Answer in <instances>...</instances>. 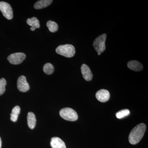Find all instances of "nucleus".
Returning a JSON list of instances; mask_svg holds the SVG:
<instances>
[{
    "label": "nucleus",
    "instance_id": "19",
    "mask_svg": "<svg viewBox=\"0 0 148 148\" xmlns=\"http://www.w3.org/2000/svg\"><path fill=\"white\" fill-rule=\"evenodd\" d=\"M7 82L4 78L0 79V95H3L5 91V86Z\"/></svg>",
    "mask_w": 148,
    "mask_h": 148
},
{
    "label": "nucleus",
    "instance_id": "15",
    "mask_svg": "<svg viewBox=\"0 0 148 148\" xmlns=\"http://www.w3.org/2000/svg\"><path fill=\"white\" fill-rule=\"evenodd\" d=\"M27 24L31 26V27H34L36 29H38L40 27L39 21L36 17H33L32 18L27 19Z\"/></svg>",
    "mask_w": 148,
    "mask_h": 148
},
{
    "label": "nucleus",
    "instance_id": "20",
    "mask_svg": "<svg viewBox=\"0 0 148 148\" xmlns=\"http://www.w3.org/2000/svg\"><path fill=\"white\" fill-rule=\"evenodd\" d=\"M36 29V28H34V27H31V28H30L31 31H33H33H34Z\"/></svg>",
    "mask_w": 148,
    "mask_h": 148
},
{
    "label": "nucleus",
    "instance_id": "7",
    "mask_svg": "<svg viewBox=\"0 0 148 148\" xmlns=\"http://www.w3.org/2000/svg\"><path fill=\"white\" fill-rule=\"evenodd\" d=\"M17 87L21 92H26L30 89V86L27 80L26 77L21 75L18 77L17 81Z\"/></svg>",
    "mask_w": 148,
    "mask_h": 148
},
{
    "label": "nucleus",
    "instance_id": "9",
    "mask_svg": "<svg viewBox=\"0 0 148 148\" xmlns=\"http://www.w3.org/2000/svg\"><path fill=\"white\" fill-rule=\"evenodd\" d=\"M82 73L84 78L87 81H90L92 79V74L90 68L86 64H82L81 68Z\"/></svg>",
    "mask_w": 148,
    "mask_h": 148
},
{
    "label": "nucleus",
    "instance_id": "1",
    "mask_svg": "<svg viewBox=\"0 0 148 148\" xmlns=\"http://www.w3.org/2000/svg\"><path fill=\"white\" fill-rule=\"evenodd\" d=\"M146 130V125L143 123H140L135 126L130 133L129 143L133 145L139 143L144 136Z\"/></svg>",
    "mask_w": 148,
    "mask_h": 148
},
{
    "label": "nucleus",
    "instance_id": "3",
    "mask_svg": "<svg viewBox=\"0 0 148 148\" xmlns=\"http://www.w3.org/2000/svg\"><path fill=\"white\" fill-rule=\"evenodd\" d=\"M59 114L62 118L69 121H75L78 118L76 112L71 108H66L61 109L59 112Z\"/></svg>",
    "mask_w": 148,
    "mask_h": 148
},
{
    "label": "nucleus",
    "instance_id": "22",
    "mask_svg": "<svg viewBox=\"0 0 148 148\" xmlns=\"http://www.w3.org/2000/svg\"><path fill=\"white\" fill-rule=\"evenodd\" d=\"M101 53H98V55H101Z\"/></svg>",
    "mask_w": 148,
    "mask_h": 148
},
{
    "label": "nucleus",
    "instance_id": "5",
    "mask_svg": "<svg viewBox=\"0 0 148 148\" xmlns=\"http://www.w3.org/2000/svg\"><path fill=\"white\" fill-rule=\"evenodd\" d=\"M0 11L3 16L7 19L11 20L13 17V10L9 4L5 2H0Z\"/></svg>",
    "mask_w": 148,
    "mask_h": 148
},
{
    "label": "nucleus",
    "instance_id": "16",
    "mask_svg": "<svg viewBox=\"0 0 148 148\" xmlns=\"http://www.w3.org/2000/svg\"><path fill=\"white\" fill-rule=\"evenodd\" d=\"M47 26L49 31L52 33H54L58 31V25L54 21H51V20L48 21L47 23Z\"/></svg>",
    "mask_w": 148,
    "mask_h": 148
},
{
    "label": "nucleus",
    "instance_id": "21",
    "mask_svg": "<svg viewBox=\"0 0 148 148\" xmlns=\"http://www.w3.org/2000/svg\"><path fill=\"white\" fill-rule=\"evenodd\" d=\"M2 145V142L1 140V138H0V148H1V147Z\"/></svg>",
    "mask_w": 148,
    "mask_h": 148
},
{
    "label": "nucleus",
    "instance_id": "2",
    "mask_svg": "<svg viewBox=\"0 0 148 148\" xmlns=\"http://www.w3.org/2000/svg\"><path fill=\"white\" fill-rule=\"evenodd\" d=\"M56 53L67 58L73 57L75 53V49L72 45L66 44L59 46L56 49Z\"/></svg>",
    "mask_w": 148,
    "mask_h": 148
},
{
    "label": "nucleus",
    "instance_id": "17",
    "mask_svg": "<svg viewBox=\"0 0 148 148\" xmlns=\"http://www.w3.org/2000/svg\"><path fill=\"white\" fill-rule=\"evenodd\" d=\"M44 72L47 75H51L54 71V67L52 64L50 63L46 64L43 68Z\"/></svg>",
    "mask_w": 148,
    "mask_h": 148
},
{
    "label": "nucleus",
    "instance_id": "14",
    "mask_svg": "<svg viewBox=\"0 0 148 148\" xmlns=\"http://www.w3.org/2000/svg\"><path fill=\"white\" fill-rule=\"evenodd\" d=\"M20 112V108L18 106H16L13 108L10 114V120L15 122L18 119V116Z\"/></svg>",
    "mask_w": 148,
    "mask_h": 148
},
{
    "label": "nucleus",
    "instance_id": "10",
    "mask_svg": "<svg viewBox=\"0 0 148 148\" xmlns=\"http://www.w3.org/2000/svg\"><path fill=\"white\" fill-rule=\"evenodd\" d=\"M50 145L52 148H66L64 141L58 137L51 138Z\"/></svg>",
    "mask_w": 148,
    "mask_h": 148
},
{
    "label": "nucleus",
    "instance_id": "12",
    "mask_svg": "<svg viewBox=\"0 0 148 148\" xmlns=\"http://www.w3.org/2000/svg\"><path fill=\"white\" fill-rule=\"evenodd\" d=\"M53 1L52 0H40L35 3L34 7L36 9H41L47 7Z\"/></svg>",
    "mask_w": 148,
    "mask_h": 148
},
{
    "label": "nucleus",
    "instance_id": "13",
    "mask_svg": "<svg viewBox=\"0 0 148 148\" xmlns=\"http://www.w3.org/2000/svg\"><path fill=\"white\" fill-rule=\"evenodd\" d=\"M27 122L28 126L31 129L34 128L36 123V119L35 114L32 112L28 113L27 115Z\"/></svg>",
    "mask_w": 148,
    "mask_h": 148
},
{
    "label": "nucleus",
    "instance_id": "11",
    "mask_svg": "<svg viewBox=\"0 0 148 148\" xmlns=\"http://www.w3.org/2000/svg\"><path fill=\"white\" fill-rule=\"evenodd\" d=\"M127 67L130 70L135 71H140L143 68L142 64L135 60L129 61L127 63Z\"/></svg>",
    "mask_w": 148,
    "mask_h": 148
},
{
    "label": "nucleus",
    "instance_id": "18",
    "mask_svg": "<svg viewBox=\"0 0 148 148\" xmlns=\"http://www.w3.org/2000/svg\"><path fill=\"white\" fill-rule=\"evenodd\" d=\"M130 114V111L127 109L121 110L118 112L116 114V116L118 119H121L127 116Z\"/></svg>",
    "mask_w": 148,
    "mask_h": 148
},
{
    "label": "nucleus",
    "instance_id": "6",
    "mask_svg": "<svg viewBox=\"0 0 148 148\" xmlns=\"http://www.w3.org/2000/svg\"><path fill=\"white\" fill-rule=\"evenodd\" d=\"M25 53L22 52H17L12 53L9 56L7 59L11 64L18 65L21 64L26 58Z\"/></svg>",
    "mask_w": 148,
    "mask_h": 148
},
{
    "label": "nucleus",
    "instance_id": "8",
    "mask_svg": "<svg viewBox=\"0 0 148 148\" xmlns=\"http://www.w3.org/2000/svg\"><path fill=\"white\" fill-rule=\"evenodd\" d=\"M95 96L98 101L102 103H105L110 99V93L108 90L101 89L97 91L95 94Z\"/></svg>",
    "mask_w": 148,
    "mask_h": 148
},
{
    "label": "nucleus",
    "instance_id": "4",
    "mask_svg": "<svg viewBox=\"0 0 148 148\" xmlns=\"http://www.w3.org/2000/svg\"><path fill=\"white\" fill-rule=\"evenodd\" d=\"M107 38L106 34H103L97 37L93 42V46L96 52L101 53L106 49L105 42Z\"/></svg>",
    "mask_w": 148,
    "mask_h": 148
}]
</instances>
